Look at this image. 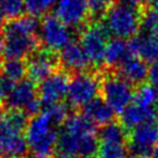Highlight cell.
Listing matches in <instances>:
<instances>
[{"label":"cell","mask_w":158,"mask_h":158,"mask_svg":"<svg viewBox=\"0 0 158 158\" xmlns=\"http://www.w3.org/2000/svg\"><path fill=\"white\" fill-rule=\"evenodd\" d=\"M133 56L130 52L128 41L121 39H110L106 48L104 59V68L106 70H116L124 60Z\"/></svg>","instance_id":"obj_19"},{"label":"cell","mask_w":158,"mask_h":158,"mask_svg":"<svg viewBox=\"0 0 158 158\" xmlns=\"http://www.w3.org/2000/svg\"><path fill=\"white\" fill-rule=\"evenodd\" d=\"M60 69L73 74L93 69L79 41L73 40L58 52Z\"/></svg>","instance_id":"obj_14"},{"label":"cell","mask_w":158,"mask_h":158,"mask_svg":"<svg viewBox=\"0 0 158 158\" xmlns=\"http://www.w3.org/2000/svg\"><path fill=\"white\" fill-rule=\"evenodd\" d=\"M149 80H150V84L152 85L153 87H157L158 86V60L155 62V63L150 66Z\"/></svg>","instance_id":"obj_28"},{"label":"cell","mask_w":158,"mask_h":158,"mask_svg":"<svg viewBox=\"0 0 158 158\" xmlns=\"http://www.w3.org/2000/svg\"><path fill=\"white\" fill-rule=\"evenodd\" d=\"M158 120L157 108H145L133 101L122 113L120 114V122L127 131H131L136 127L149 121Z\"/></svg>","instance_id":"obj_17"},{"label":"cell","mask_w":158,"mask_h":158,"mask_svg":"<svg viewBox=\"0 0 158 158\" xmlns=\"http://www.w3.org/2000/svg\"><path fill=\"white\" fill-rule=\"evenodd\" d=\"M114 39L130 40L142 29V7L118 2L101 20Z\"/></svg>","instance_id":"obj_4"},{"label":"cell","mask_w":158,"mask_h":158,"mask_svg":"<svg viewBox=\"0 0 158 158\" xmlns=\"http://www.w3.org/2000/svg\"><path fill=\"white\" fill-rule=\"evenodd\" d=\"M0 8L4 10L7 19H15L23 15V0H0Z\"/></svg>","instance_id":"obj_27"},{"label":"cell","mask_w":158,"mask_h":158,"mask_svg":"<svg viewBox=\"0 0 158 158\" xmlns=\"http://www.w3.org/2000/svg\"><path fill=\"white\" fill-rule=\"evenodd\" d=\"M7 16L5 15L4 13V10L0 8V29H2L4 28V26L6 25V22H7Z\"/></svg>","instance_id":"obj_31"},{"label":"cell","mask_w":158,"mask_h":158,"mask_svg":"<svg viewBox=\"0 0 158 158\" xmlns=\"http://www.w3.org/2000/svg\"><path fill=\"white\" fill-rule=\"evenodd\" d=\"M2 48H4V35L0 33V54H2Z\"/></svg>","instance_id":"obj_34"},{"label":"cell","mask_w":158,"mask_h":158,"mask_svg":"<svg viewBox=\"0 0 158 158\" xmlns=\"http://www.w3.org/2000/svg\"><path fill=\"white\" fill-rule=\"evenodd\" d=\"M77 35L92 68L102 70L105 52L110 40V35L102 21H91L83 29L79 30Z\"/></svg>","instance_id":"obj_6"},{"label":"cell","mask_w":158,"mask_h":158,"mask_svg":"<svg viewBox=\"0 0 158 158\" xmlns=\"http://www.w3.org/2000/svg\"><path fill=\"white\" fill-rule=\"evenodd\" d=\"M81 114L97 127H102L115 121L116 113L101 97L94 99L80 109Z\"/></svg>","instance_id":"obj_18"},{"label":"cell","mask_w":158,"mask_h":158,"mask_svg":"<svg viewBox=\"0 0 158 158\" xmlns=\"http://www.w3.org/2000/svg\"><path fill=\"white\" fill-rule=\"evenodd\" d=\"M158 145V120L149 121L129 131L128 151L133 158H149Z\"/></svg>","instance_id":"obj_10"},{"label":"cell","mask_w":158,"mask_h":158,"mask_svg":"<svg viewBox=\"0 0 158 158\" xmlns=\"http://www.w3.org/2000/svg\"><path fill=\"white\" fill-rule=\"evenodd\" d=\"M55 15L77 34L92 21L87 0H57Z\"/></svg>","instance_id":"obj_11"},{"label":"cell","mask_w":158,"mask_h":158,"mask_svg":"<svg viewBox=\"0 0 158 158\" xmlns=\"http://www.w3.org/2000/svg\"><path fill=\"white\" fill-rule=\"evenodd\" d=\"M87 1H89L92 21H101L105 15L107 14V12L118 2V0H87Z\"/></svg>","instance_id":"obj_26"},{"label":"cell","mask_w":158,"mask_h":158,"mask_svg":"<svg viewBox=\"0 0 158 158\" xmlns=\"http://www.w3.org/2000/svg\"><path fill=\"white\" fill-rule=\"evenodd\" d=\"M40 29L41 21L33 15H21L8 20L2 28L4 58L27 60L41 47Z\"/></svg>","instance_id":"obj_1"},{"label":"cell","mask_w":158,"mask_h":158,"mask_svg":"<svg viewBox=\"0 0 158 158\" xmlns=\"http://www.w3.org/2000/svg\"><path fill=\"white\" fill-rule=\"evenodd\" d=\"M101 98L113 108L116 115L123 112L133 102L135 87L120 77L115 71L102 69Z\"/></svg>","instance_id":"obj_7"},{"label":"cell","mask_w":158,"mask_h":158,"mask_svg":"<svg viewBox=\"0 0 158 158\" xmlns=\"http://www.w3.org/2000/svg\"><path fill=\"white\" fill-rule=\"evenodd\" d=\"M130 52L147 63H155L158 60V36L148 31H139L136 36L128 41Z\"/></svg>","instance_id":"obj_16"},{"label":"cell","mask_w":158,"mask_h":158,"mask_svg":"<svg viewBox=\"0 0 158 158\" xmlns=\"http://www.w3.org/2000/svg\"><path fill=\"white\" fill-rule=\"evenodd\" d=\"M2 108L22 110L30 118L42 112L37 85L29 78H25L10 89L7 93Z\"/></svg>","instance_id":"obj_8"},{"label":"cell","mask_w":158,"mask_h":158,"mask_svg":"<svg viewBox=\"0 0 158 158\" xmlns=\"http://www.w3.org/2000/svg\"><path fill=\"white\" fill-rule=\"evenodd\" d=\"M134 101L145 108H157V93L151 84H144L135 89ZM158 109V108H157Z\"/></svg>","instance_id":"obj_23"},{"label":"cell","mask_w":158,"mask_h":158,"mask_svg":"<svg viewBox=\"0 0 158 158\" xmlns=\"http://www.w3.org/2000/svg\"><path fill=\"white\" fill-rule=\"evenodd\" d=\"M70 109L71 108L68 102L60 101V102L49 105V106H44L42 108V112L49 118L55 127H57V126H63V123L68 120L71 114Z\"/></svg>","instance_id":"obj_21"},{"label":"cell","mask_w":158,"mask_h":158,"mask_svg":"<svg viewBox=\"0 0 158 158\" xmlns=\"http://www.w3.org/2000/svg\"><path fill=\"white\" fill-rule=\"evenodd\" d=\"M57 0H23L25 10L27 14L43 18L50 13V10L56 6Z\"/></svg>","instance_id":"obj_24"},{"label":"cell","mask_w":158,"mask_h":158,"mask_svg":"<svg viewBox=\"0 0 158 158\" xmlns=\"http://www.w3.org/2000/svg\"><path fill=\"white\" fill-rule=\"evenodd\" d=\"M28 77L35 84H40L56 71L60 70V63L57 52L40 47L26 60Z\"/></svg>","instance_id":"obj_12"},{"label":"cell","mask_w":158,"mask_h":158,"mask_svg":"<svg viewBox=\"0 0 158 158\" xmlns=\"http://www.w3.org/2000/svg\"><path fill=\"white\" fill-rule=\"evenodd\" d=\"M55 158H78L74 155H71V153H65V152H57Z\"/></svg>","instance_id":"obj_32"},{"label":"cell","mask_w":158,"mask_h":158,"mask_svg":"<svg viewBox=\"0 0 158 158\" xmlns=\"http://www.w3.org/2000/svg\"><path fill=\"white\" fill-rule=\"evenodd\" d=\"M123 2H127V4H130V5L137 6V7H145V6L149 5V2L151 0H122Z\"/></svg>","instance_id":"obj_29"},{"label":"cell","mask_w":158,"mask_h":158,"mask_svg":"<svg viewBox=\"0 0 158 158\" xmlns=\"http://www.w3.org/2000/svg\"><path fill=\"white\" fill-rule=\"evenodd\" d=\"M58 134L59 131L43 112L31 116L25 134L30 158H55Z\"/></svg>","instance_id":"obj_3"},{"label":"cell","mask_w":158,"mask_h":158,"mask_svg":"<svg viewBox=\"0 0 158 158\" xmlns=\"http://www.w3.org/2000/svg\"><path fill=\"white\" fill-rule=\"evenodd\" d=\"M128 155V143L99 142L98 158H127Z\"/></svg>","instance_id":"obj_22"},{"label":"cell","mask_w":158,"mask_h":158,"mask_svg":"<svg viewBox=\"0 0 158 158\" xmlns=\"http://www.w3.org/2000/svg\"><path fill=\"white\" fill-rule=\"evenodd\" d=\"M102 71L91 69L70 76L66 102L70 108L80 110L94 99L101 97Z\"/></svg>","instance_id":"obj_5"},{"label":"cell","mask_w":158,"mask_h":158,"mask_svg":"<svg viewBox=\"0 0 158 158\" xmlns=\"http://www.w3.org/2000/svg\"><path fill=\"white\" fill-rule=\"evenodd\" d=\"M142 30L158 36V5L142 7Z\"/></svg>","instance_id":"obj_25"},{"label":"cell","mask_w":158,"mask_h":158,"mask_svg":"<svg viewBox=\"0 0 158 158\" xmlns=\"http://www.w3.org/2000/svg\"><path fill=\"white\" fill-rule=\"evenodd\" d=\"M129 158H133V157H129Z\"/></svg>","instance_id":"obj_37"},{"label":"cell","mask_w":158,"mask_h":158,"mask_svg":"<svg viewBox=\"0 0 158 158\" xmlns=\"http://www.w3.org/2000/svg\"><path fill=\"white\" fill-rule=\"evenodd\" d=\"M6 95H7V89H6L4 83H2V80L0 79V107H2V106H4Z\"/></svg>","instance_id":"obj_30"},{"label":"cell","mask_w":158,"mask_h":158,"mask_svg":"<svg viewBox=\"0 0 158 158\" xmlns=\"http://www.w3.org/2000/svg\"><path fill=\"white\" fill-rule=\"evenodd\" d=\"M114 71L135 89H138L139 86L147 84V80H149L150 66L149 63L137 56H130Z\"/></svg>","instance_id":"obj_15"},{"label":"cell","mask_w":158,"mask_h":158,"mask_svg":"<svg viewBox=\"0 0 158 158\" xmlns=\"http://www.w3.org/2000/svg\"><path fill=\"white\" fill-rule=\"evenodd\" d=\"M149 158H158V145L152 150V152L150 153Z\"/></svg>","instance_id":"obj_33"},{"label":"cell","mask_w":158,"mask_h":158,"mask_svg":"<svg viewBox=\"0 0 158 158\" xmlns=\"http://www.w3.org/2000/svg\"><path fill=\"white\" fill-rule=\"evenodd\" d=\"M70 76L64 70H58L49 78L40 83L37 86L39 89V98L42 104V108L44 106L60 102L64 98H66V92L69 87Z\"/></svg>","instance_id":"obj_13"},{"label":"cell","mask_w":158,"mask_h":158,"mask_svg":"<svg viewBox=\"0 0 158 158\" xmlns=\"http://www.w3.org/2000/svg\"><path fill=\"white\" fill-rule=\"evenodd\" d=\"M72 36L73 29L63 23L56 15L48 14L41 20L40 41L42 48L58 54L64 47L73 41Z\"/></svg>","instance_id":"obj_9"},{"label":"cell","mask_w":158,"mask_h":158,"mask_svg":"<svg viewBox=\"0 0 158 158\" xmlns=\"http://www.w3.org/2000/svg\"><path fill=\"white\" fill-rule=\"evenodd\" d=\"M0 158H1V157H0ZM21 158H30V157H27V156H26V157H21Z\"/></svg>","instance_id":"obj_35"},{"label":"cell","mask_w":158,"mask_h":158,"mask_svg":"<svg viewBox=\"0 0 158 158\" xmlns=\"http://www.w3.org/2000/svg\"><path fill=\"white\" fill-rule=\"evenodd\" d=\"M1 109H2V107H0V112H1Z\"/></svg>","instance_id":"obj_36"},{"label":"cell","mask_w":158,"mask_h":158,"mask_svg":"<svg viewBox=\"0 0 158 158\" xmlns=\"http://www.w3.org/2000/svg\"><path fill=\"white\" fill-rule=\"evenodd\" d=\"M30 116L22 110L2 108L0 112V157L21 158L29 155L26 129Z\"/></svg>","instance_id":"obj_2"},{"label":"cell","mask_w":158,"mask_h":158,"mask_svg":"<svg viewBox=\"0 0 158 158\" xmlns=\"http://www.w3.org/2000/svg\"><path fill=\"white\" fill-rule=\"evenodd\" d=\"M27 63L21 59H2L0 60V79L5 85L7 93L16 83L26 78Z\"/></svg>","instance_id":"obj_20"}]
</instances>
